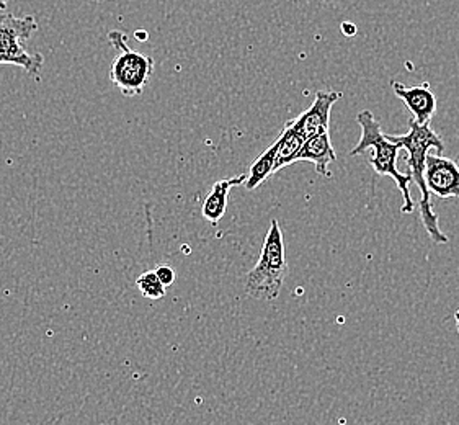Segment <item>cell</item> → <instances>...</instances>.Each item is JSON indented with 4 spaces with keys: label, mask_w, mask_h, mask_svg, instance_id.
I'll list each match as a JSON object with an SVG mask.
<instances>
[{
    "label": "cell",
    "mask_w": 459,
    "mask_h": 425,
    "mask_svg": "<svg viewBox=\"0 0 459 425\" xmlns=\"http://www.w3.org/2000/svg\"><path fill=\"white\" fill-rule=\"evenodd\" d=\"M339 99H342L340 92L319 91L316 93L313 105L290 123L306 141L313 138L316 134L327 133L329 125H331L332 107H333V103L339 102Z\"/></svg>",
    "instance_id": "cell-7"
},
{
    "label": "cell",
    "mask_w": 459,
    "mask_h": 425,
    "mask_svg": "<svg viewBox=\"0 0 459 425\" xmlns=\"http://www.w3.org/2000/svg\"><path fill=\"white\" fill-rule=\"evenodd\" d=\"M286 275L288 262L283 232L278 221L272 220L257 265L248 272L246 278V291L255 299L273 301L280 296Z\"/></svg>",
    "instance_id": "cell-3"
},
{
    "label": "cell",
    "mask_w": 459,
    "mask_h": 425,
    "mask_svg": "<svg viewBox=\"0 0 459 425\" xmlns=\"http://www.w3.org/2000/svg\"><path fill=\"white\" fill-rule=\"evenodd\" d=\"M357 121L361 128V138H359V144L351 149L350 156H359V154L367 152L368 149H375L373 158L369 159V166L373 167V170L377 172V176L391 177L394 180L401 194L404 196L403 212L411 214L415 210L412 195L409 190L412 176H411V172L404 174L397 169L399 151L404 148L399 143L389 138V134H383L381 123L377 120V117L371 111H359Z\"/></svg>",
    "instance_id": "cell-2"
},
{
    "label": "cell",
    "mask_w": 459,
    "mask_h": 425,
    "mask_svg": "<svg viewBox=\"0 0 459 425\" xmlns=\"http://www.w3.org/2000/svg\"><path fill=\"white\" fill-rule=\"evenodd\" d=\"M455 317H456V325H458V333H459V309L456 311V315H455Z\"/></svg>",
    "instance_id": "cell-17"
},
{
    "label": "cell",
    "mask_w": 459,
    "mask_h": 425,
    "mask_svg": "<svg viewBox=\"0 0 459 425\" xmlns=\"http://www.w3.org/2000/svg\"><path fill=\"white\" fill-rule=\"evenodd\" d=\"M337 160V154L332 146L331 133H321L307 139L299 151L296 162H313L316 172L321 177H331L329 166Z\"/></svg>",
    "instance_id": "cell-9"
},
{
    "label": "cell",
    "mask_w": 459,
    "mask_h": 425,
    "mask_svg": "<svg viewBox=\"0 0 459 425\" xmlns=\"http://www.w3.org/2000/svg\"><path fill=\"white\" fill-rule=\"evenodd\" d=\"M319 2H327V0H319Z\"/></svg>",
    "instance_id": "cell-18"
},
{
    "label": "cell",
    "mask_w": 459,
    "mask_h": 425,
    "mask_svg": "<svg viewBox=\"0 0 459 425\" xmlns=\"http://www.w3.org/2000/svg\"><path fill=\"white\" fill-rule=\"evenodd\" d=\"M37 20L33 15L13 17L0 15V65H19L28 74H38L43 65V56L30 53L25 45L38 31Z\"/></svg>",
    "instance_id": "cell-5"
},
{
    "label": "cell",
    "mask_w": 459,
    "mask_h": 425,
    "mask_svg": "<svg viewBox=\"0 0 459 425\" xmlns=\"http://www.w3.org/2000/svg\"><path fill=\"white\" fill-rule=\"evenodd\" d=\"M157 277L166 285V287H172L175 283V270L170 265H159L156 268Z\"/></svg>",
    "instance_id": "cell-14"
},
{
    "label": "cell",
    "mask_w": 459,
    "mask_h": 425,
    "mask_svg": "<svg viewBox=\"0 0 459 425\" xmlns=\"http://www.w3.org/2000/svg\"><path fill=\"white\" fill-rule=\"evenodd\" d=\"M97 2H101V0H97Z\"/></svg>",
    "instance_id": "cell-19"
},
{
    "label": "cell",
    "mask_w": 459,
    "mask_h": 425,
    "mask_svg": "<svg viewBox=\"0 0 459 425\" xmlns=\"http://www.w3.org/2000/svg\"><path fill=\"white\" fill-rule=\"evenodd\" d=\"M306 139L294 130L293 125L288 121L281 134L276 139L275 174L283 167L291 166L303 148Z\"/></svg>",
    "instance_id": "cell-11"
},
{
    "label": "cell",
    "mask_w": 459,
    "mask_h": 425,
    "mask_svg": "<svg viewBox=\"0 0 459 425\" xmlns=\"http://www.w3.org/2000/svg\"><path fill=\"white\" fill-rule=\"evenodd\" d=\"M247 180V174L244 176L230 177V178H222L218 180L212 186V192L203 202L202 214L203 218L212 226H216L222 220L228 210V198H230V190L234 186H244Z\"/></svg>",
    "instance_id": "cell-10"
},
{
    "label": "cell",
    "mask_w": 459,
    "mask_h": 425,
    "mask_svg": "<svg viewBox=\"0 0 459 425\" xmlns=\"http://www.w3.org/2000/svg\"><path fill=\"white\" fill-rule=\"evenodd\" d=\"M111 45L118 51L110 67V81L125 97L134 99L144 92L154 71L156 63L151 56L143 55L128 47V38L121 31H110Z\"/></svg>",
    "instance_id": "cell-4"
},
{
    "label": "cell",
    "mask_w": 459,
    "mask_h": 425,
    "mask_svg": "<svg viewBox=\"0 0 459 425\" xmlns=\"http://www.w3.org/2000/svg\"><path fill=\"white\" fill-rule=\"evenodd\" d=\"M276 160V141L270 148L264 151L248 169L247 180H246V190L254 192L258 186H262L265 180L275 174Z\"/></svg>",
    "instance_id": "cell-12"
},
{
    "label": "cell",
    "mask_w": 459,
    "mask_h": 425,
    "mask_svg": "<svg viewBox=\"0 0 459 425\" xmlns=\"http://www.w3.org/2000/svg\"><path fill=\"white\" fill-rule=\"evenodd\" d=\"M393 91L405 103V107L412 113V120L425 125L430 123L437 110V97L430 89V83L423 82L419 85L407 87L404 83L393 81Z\"/></svg>",
    "instance_id": "cell-8"
},
{
    "label": "cell",
    "mask_w": 459,
    "mask_h": 425,
    "mask_svg": "<svg viewBox=\"0 0 459 425\" xmlns=\"http://www.w3.org/2000/svg\"><path fill=\"white\" fill-rule=\"evenodd\" d=\"M136 285L143 296L149 299H162L166 296L167 287L157 277L156 270H149L139 275Z\"/></svg>",
    "instance_id": "cell-13"
},
{
    "label": "cell",
    "mask_w": 459,
    "mask_h": 425,
    "mask_svg": "<svg viewBox=\"0 0 459 425\" xmlns=\"http://www.w3.org/2000/svg\"><path fill=\"white\" fill-rule=\"evenodd\" d=\"M389 138L395 141V143H399L407 151L405 162L409 166V172L412 176L413 184L419 186V190H420L419 206H420V218H422L425 231L430 236V239L437 242V244L450 242L448 236L443 234L440 230L438 216H437V212H433L432 208V200H430L432 194L429 192L427 184H425V160L429 156V151L437 149V154H441L445 151L443 139H441L440 134H437L430 128V123L420 125L415 120H411L409 133L401 134V136H391L389 134Z\"/></svg>",
    "instance_id": "cell-1"
},
{
    "label": "cell",
    "mask_w": 459,
    "mask_h": 425,
    "mask_svg": "<svg viewBox=\"0 0 459 425\" xmlns=\"http://www.w3.org/2000/svg\"><path fill=\"white\" fill-rule=\"evenodd\" d=\"M7 4H9V0H0V10L5 9Z\"/></svg>",
    "instance_id": "cell-16"
},
{
    "label": "cell",
    "mask_w": 459,
    "mask_h": 425,
    "mask_svg": "<svg viewBox=\"0 0 459 425\" xmlns=\"http://www.w3.org/2000/svg\"><path fill=\"white\" fill-rule=\"evenodd\" d=\"M340 28H342V31H343V35H345V37H355V35H357V27H355L353 23H350V22L342 23Z\"/></svg>",
    "instance_id": "cell-15"
},
{
    "label": "cell",
    "mask_w": 459,
    "mask_h": 425,
    "mask_svg": "<svg viewBox=\"0 0 459 425\" xmlns=\"http://www.w3.org/2000/svg\"><path fill=\"white\" fill-rule=\"evenodd\" d=\"M425 184L429 192L437 198H459V166L456 160L429 152L425 160Z\"/></svg>",
    "instance_id": "cell-6"
}]
</instances>
